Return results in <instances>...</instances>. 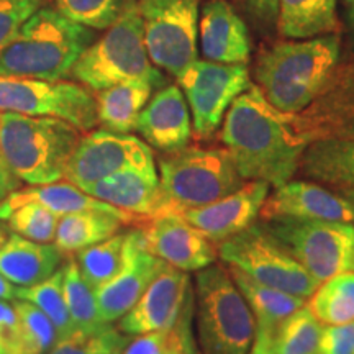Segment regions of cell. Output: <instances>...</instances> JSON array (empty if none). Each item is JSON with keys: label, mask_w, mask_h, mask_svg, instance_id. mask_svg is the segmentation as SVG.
<instances>
[{"label": "cell", "mask_w": 354, "mask_h": 354, "mask_svg": "<svg viewBox=\"0 0 354 354\" xmlns=\"http://www.w3.org/2000/svg\"><path fill=\"white\" fill-rule=\"evenodd\" d=\"M196 308L203 354L250 353L256 318L227 269L210 264L197 271Z\"/></svg>", "instance_id": "obj_7"}, {"label": "cell", "mask_w": 354, "mask_h": 354, "mask_svg": "<svg viewBox=\"0 0 354 354\" xmlns=\"http://www.w3.org/2000/svg\"><path fill=\"white\" fill-rule=\"evenodd\" d=\"M216 253L223 263L240 269L261 284L287 294L307 299L318 287L307 269L272 240L259 223L220 241Z\"/></svg>", "instance_id": "obj_9"}, {"label": "cell", "mask_w": 354, "mask_h": 354, "mask_svg": "<svg viewBox=\"0 0 354 354\" xmlns=\"http://www.w3.org/2000/svg\"><path fill=\"white\" fill-rule=\"evenodd\" d=\"M250 7L266 20H272L277 15L279 0H246Z\"/></svg>", "instance_id": "obj_43"}, {"label": "cell", "mask_w": 354, "mask_h": 354, "mask_svg": "<svg viewBox=\"0 0 354 354\" xmlns=\"http://www.w3.org/2000/svg\"><path fill=\"white\" fill-rule=\"evenodd\" d=\"M198 33L205 59L223 64H246L250 59L245 21L225 0H212L203 7Z\"/></svg>", "instance_id": "obj_22"}, {"label": "cell", "mask_w": 354, "mask_h": 354, "mask_svg": "<svg viewBox=\"0 0 354 354\" xmlns=\"http://www.w3.org/2000/svg\"><path fill=\"white\" fill-rule=\"evenodd\" d=\"M308 307L323 325L354 320V271H343L318 284Z\"/></svg>", "instance_id": "obj_30"}, {"label": "cell", "mask_w": 354, "mask_h": 354, "mask_svg": "<svg viewBox=\"0 0 354 354\" xmlns=\"http://www.w3.org/2000/svg\"><path fill=\"white\" fill-rule=\"evenodd\" d=\"M53 3L69 20L92 30H107L125 7V0H53Z\"/></svg>", "instance_id": "obj_36"}, {"label": "cell", "mask_w": 354, "mask_h": 354, "mask_svg": "<svg viewBox=\"0 0 354 354\" xmlns=\"http://www.w3.org/2000/svg\"><path fill=\"white\" fill-rule=\"evenodd\" d=\"M125 238L127 233H115L107 240L76 253L79 272L94 292L112 281L122 269L125 263Z\"/></svg>", "instance_id": "obj_32"}, {"label": "cell", "mask_w": 354, "mask_h": 354, "mask_svg": "<svg viewBox=\"0 0 354 354\" xmlns=\"http://www.w3.org/2000/svg\"><path fill=\"white\" fill-rule=\"evenodd\" d=\"M269 187L271 185L264 180H246L228 196L184 212L183 216L212 243H220L256 223L269 196Z\"/></svg>", "instance_id": "obj_18"}, {"label": "cell", "mask_w": 354, "mask_h": 354, "mask_svg": "<svg viewBox=\"0 0 354 354\" xmlns=\"http://www.w3.org/2000/svg\"><path fill=\"white\" fill-rule=\"evenodd\" d=\"M351 269L354 271V253H353V261H351Z\"/></svg>", "instance_id": "obj_50"}, {"label": "cell", "mask_w": 354, "mask_h": 354, "mask_svg": "<svg viewBox=\"0 0 354 354\" xmlns=\"http://www.w3.org/2000/svg\"><path fill=\"white\" fill-rule=\"evenodd\" d=\"M69 76L95 92L125 81L162 86L165 76L154 68L146 50L138 3L133 0L125 2L118 19L109 26L104 37L86 48Z\"/></svg>", "instance_id": "obj_5"}, {"label": "cell", "mask_w": 354, "mask_h": 354, "mask_svg": "<svg viewBox=\"0 0 354 354\" xmlns=\"http://www.w3.org/2000/svg\"><path fill=\"white\" fill-rule=\"evenodd\" d=\"M8 172H10V171H8V169H7L6 162H3V161H2V158H0V179H6V177H7V174H8Z\"/></svg>", "instance_id": "obj_48"}, {"label": "cell", "mask_w": 354, "mask_h": 354, "mask_svg": "<svg viewBox=\"0 0 354 354\" xmlns=\"http://www.w3.org/2000/svg\"><path fill=\"white\" fill-rule=\"evenodd\" d=\"M0 112L59 118L86 133L99 123L91 88L64 81L0 76Z\"/></svg>", "instance_id": "obj_10"}, {"label": "cell", "mask_w": 354, "mask_h": 354, "mask_svg": "<svg viewBox=\"0 0 354 354\" xmlns=\"http://www.w3.org/2000/svg\"><path fill=\"white\" fill-rule=\"evenodd\" d=\"M248 354H272L271 344H269L268 336L256 333L254 343H253V346H251L250 353H248Z\"/></svg>", "instance_id": "obj_44"}, {"label": "cell", "mask_w": 354, "mask_h": 354, "mask_svg": "<svg viewBox=\"0 0 354 354\" xmlns=\"http://www.w3.org/2000/svg\"><path fill=\"white\" fill-rule=\"evenodd\" d=\"M227 271L253 312L256 318V333L268 336L269 339L287 317L305 305L304 297L261 284L233 266H227Z\"/></svg>", "instance_id": "obj_26"}, {"label": "cell", "mask_w": 354, "mask_h": 354, "mask_svg": "<svg viewBox=\"0 0 354 354\" xmlns=\"http://www.w3.org/2000/svg\"><path fill=\"white\" fill-rule=\"evenodd\" d=\"M187 292V274L167 266L154 277L138 302L120 318L118 330L127 335H145L177 328V323L183 320Z\"/></svg>", "instance_id": "obj_17"}, {"label": "cell", "mask_w": 354, "mask_h": 354, "mask_svg": "<svg viewBox=\"0 0 354 354\" xmlns=\"http://www.w3.org/2000/svg\"><path fill=\"white\" fill-rule=\"evenodd\" d=\"M127 344V336H123L118 328L109 325L107 328L92 335L77 330L69 338L56 342L48 354H122Z\"/></svg>", "instance_id": "obj_38"}, {"label": "cell", "mask_w": 354, "mask_h": 354, "mask_svg": "<svg viewBox=\"0 0 354 354\" xmlns=\"http://www.w3.org/2000/svg\"><path fill=\"white\" fill-rule=\"evenodd\" d=\"M79 140L81 131L59 118L0 112V158L30 185L63 179Z\"/></svg>", "instance_id": "obj_4"}, {"label": "cell", "mask_w": 354, "mask_h": 354, "mask_svg": "<svg viewBox=\"0 0 354 354\" xmlns=\"http://www.w3.org/2000/svg\"><path fill=\"white\" fill-rule=\"evenodd\" d=\"M135 130L151 148L162 153L185 148L192 135V118L180 87L159 88L141 110Z\"/></svg>", "instance_id": "obj_20"}, {"label": "cell", "mask_w": 354, "mask_h": 354, "mask_svg": "<svg viewBox=\"0 0 354 354\" xmlns=\"http://www.w3.org/2000/svg\"><path fill=\"white\" fill-rule=\"evenodd\" d=\"M63 289L71 318L79 331L92 335L107 328L110 323L102 320L99 307H97L95 292L84 281L76 259L73 258L63 268Z\"/></svg>", "instance_id": "obj_34"}, {"label": "cell", "mask_w": 354, "mask_h": 354, "mask_svg": "<svg viewBox=\"0 0 354 354\" xmlns=\"http://www.w3.org/2000/svg\"><path fill=\"white\" fill-rule=\"evenodd\" d=\"M259 218H315L354 223L353 209L346 198L310 179H290L276 187L266 198Z\"/></svg>", "instance_id": "obj_19"}, {"label": "cell", "mask_w": 354, "mask_h": 354, "mask_svg": "<svg viewBox=\"0 0 354 354\" xmlns=\"http://www.w3.org/2000/svg\"><path fill=\"white\" fill-rule=\"evenodd\" d=\"M123 221L102 212H77L61 215L55 234V245L61 253L71 254L113 236Z\"/></svg>", "instance_id": "obj_29"}, {"label": "cell", "mask_w": 354, "mask_h": 354, "mask_svg": "<svg viewBox=\"0 0 354 354\" xmlns=\"http://www.w3.org/2000/svg\"><path fill=\"white\" fill-rule=\"evenodd\" d=\"M153 88L146 81H125L102 88L95 94L97 120L109 131H133L141 110L151 99Z\"/></svg>", "instance_id": "obj_27"}, {"label": "cell", "mask_w": 354, "mask_h": 354, "mask_svg": "<svg viewBox=\"0 0 354 354\" xmlns=\"http://www.w3.org/2000/svg\"><path fill=\"white\" fill-rule=\"evenodd\" d=\"M323 323L313 315L308 305L295 310L279 325L269 339L272 354H318Z\"/></svg>", "instance_id": "obj_33"}, {"label": "cell", "mask_w": 354, "mask_h": 354, "mask_svg": "<svg viewBox=\"0 0 354 354\" xmlns=\"http://www.w3.org/2000/svg\"><path fill=\"white\" fill-rule=\"evenodd\" d=\"M86 192L99 201L117 207L146 223L161 215L162 197L156 167L123 169L92 184ZM141 225V227H143Z\"/></svg>", "instance_id": "obj_21"}, {"label": "cell", "mask_w": 354, "mask_h": 354, "mask_svg": "<svg viewBox=\"0 0 354 354\" xmlns=\"http://www.w3.org/2000/svg\"><path fill=\"white\" fill-rule=\"evenodd\" d=\"M20 325V354H48L57 342L55 325L38 307L26 300L13 304Z\"/></svg>", "instance_id": "obj_35"}, {"label": "cell", "mask_w": 354, "mask_h": 354, "mask_svg": "<svg viewBox=\"0 0 354 354\" xmlns=\"http://www.w3.org/2000/svg\"><path fill=\"white\" fill-rule=\"evenodd\" d=\"M167 266L169 264L149 254L141 246L140 230L127 233L125 263L112 281L95 290L97 307H99L102 320L110 325L120 320L128 310L138 302L154 277L165 271Z\"/></svg>", "instance_id": "obj_15"}, {"label": "cell", "mask_w": 354, "mask_h": 354, "mask_svg": "<svg viewBox=\"0 0 354 354\" xmlns=\"http://www.w3.org/2000/svg\"><path fill=\"white\" fill-rule=\"evenodd\" d=\"M279 28L286 38L307 39L335 32L336 0H279Z\"/></svg>", "instance_id": "obj_28"}, {"label": "cell", "mask_w": 354, "mask_h": 354, "mask_svg": "<svg viewBox=\"0 0 354 354\" xmlns=\"http://www.w3.org/2000/svg\"><path fill=\"white\" fill-rule=\"evenodd\" d=\"M201 0H141L145 44L156 68L180 76L197 59Z\"/></svg>", "instance_id": "obj_11"}, {"label": "cell", "mask_w": 354, "mask_h": 354, "mask_svg": "<svg viewBox=\"0 0 354 354\" xmlns=\"http://www.w3.org/2000/svg\"><path fill=\"white\" fill-rule=\"evenodd\" d=\"M223 118L220 138L243 179L279 187L297 174L307 145L299 140L289 115L272 107L256 84L232 102Z\"/></svg>", "instance_id": "obj_1"}, {"label": "cell", "mask_w": 354, "mask_h": 354, "mask_svg": "<svg viewBox=\"0 0 354 354\" xmlns=\"http://www.w3.org/2000/svg\"><path fill=\"white\" fill-rule=\"evenodd\" d=\"M318 354H354V320L323 326Z\"/></svg>", "instance_id": "obj_40"}, {"label": "cell", "mask_w": 354, "mask_h": 354, "mask_svg": "<svg viewBox=\"0 0 354 354\" xmlns=\"http://www.w3.org/2000/svg\"><path fill=\"white\" fill-rule=\"evenodd\" d=\"M0 354H20L19 317L6 300H0Z\"/></svg>", "instance_id": "obj_41"}, {"label": "cell", "mask_w": 354, "mask_h": 354, "mask_svg": "<svg viewBox=\"0 0 354 354\" xmlns=\"http://www.w3.org/2000/svg\"><path fill=\"white\" fill-rule=\"evenodd\" d=\"M131 167H156L151 146L138 136L104 128L81 136L66 165L64 177L68 183L86 192L97 180Z\"/></svg>", "instance_id": "obj_13"}, {"label": "cell", "mask_w": 354, "mask_h": 354, "mask_svg": "<svg viewBox=\"0 0 354 354\" xmlns=\"http://www.w3.org/2000/svg\"><path fill=\"white\" fill-rule=\"evenodd\" d=\"M94 30L69 20L53 6L33 13L0 51V76L61 81L94 41Z\"/></svg>", "instance_id": "obj_3"}, {"label": "cell", "mask_w": 354, "mask_h": 354, "mask_svg": "<svg viewBox=\"0 0 354 354\" xmlns=\"http://www.w3.org/2000/svg\"><path fill=\"white\" fill-rule=\"evenodd\" d=\"M245 183L227 149L183 148L165 153L159 158L161 215H183L209 205Z\"/></svg>", "instance_id": "obj_6"}, {"label": "cell", "mask_w": 354, "mask_h": 354, "mask_svg": "<svg viewBox=\"0 0 354 354\" xmlns=\"http://www.w3.org/2000/svg\"><path fill=\"white\" fill-rule=\"evenodd\" d=\"M338 61V35L277 43L258 57L256 86L279 112L300 113L322 94Z\"/></svg>", "instance_id": "obj_2"}, {"label": "cell", "mask_w": 354, "mask_h": 354, "mask_svg": "<svg viewBox=\"0 0 354 354\" xmlns=\"http://www.w3.org/2000/svg\"><path fill=\"white\" fill-rule=\"evenodd\" d=\"M342 196L346 198L349 202V205H351L353 209V214H354V189H346V190H342Z\"/></svg>", "instance_id": "obj_47"}, {"label": "cell", "mask_w": 354, "mask_h": 354, "mask_svg": "<svg viewBox=\"0 0 354 354\" xmlns=\"http://www.w3.org/2000/svg\"><path fill=\"white\" fill-rule=\"evenodd\" d=\"M17 299L33 304L35 307H38L44 315L50 318L56 328L57 342L69 338L71 335L77 331L64 299L63 268L57 269L53 276L38 282V284L19 287L17 289Z\"/></svg>", "instance_id": "obj_31"}, {"label": "cell", "mask_w": 354, "mask_h": 354, "mask_svg": "<svg viewBox=\"0 0 354 354\" xmlns=\"http://www.w3.org/2000/svg\"><path fill=\"white\" fill-rule=\"evenodd\" d=\"M261 227L320 282L351 269L354 225L315 218L261 220Z\"/></svg>", "instance_id": "obj_8"}, {"label": "cell", "mask_w": 354, "mask_h": 354, "mask_svg": "<svg viewBox=\"0 0 354 354\" xmlns=\"http://www.w3.org/2000/svg\"><path fill=\"white\" fill-rule=\"evenodd\" d=\"M3 240H2V233H0V243H2Z\"/></svg>", "instance_id": "obj_51"}, {"label": "cell", "mask_w": 354, "mask_h": 354, "mask_svg": "<svg viewBox=\"0 0 354 354\" xmlns=\"http://www.w3.org/2000/svg\"><path fill=\"white\" fill-rule=\"evenodd\" d=\"M6 220L20 236L38 243H51L55 240L59 215L39 203L28 202L13 210Z\"/></svg>", "instance_id": "obj_37"}, {"label": "cell", "mask_w": 354, "mask_h": 354, "mask_svg": "<svg viewBox=\"0 0 354 354\" xmlns=\"http://www.w3.org/2000/svg\"><path fill=\"white\" fill-rule=\"evenodd\" d=\"M299 171L328 187L354 189V136H328L305 146Z\"/></svg>", "instance_id": "obj_25"}, {"label": "cell", "mask_w": 354, "mask_h": 354, "mask_svg": "<svg viewBox=\"0 0 354 354\" xmlns=\"http://www.w3.org/2000/svg\"><path fill=\"white\" fill-rule=\"evenodd\" d=\"M141 246L172 268L197 272L214 264L216 251L209 238L183 215H161L140 227Z\"/></svg>", "instance_id": "obj_14"}, {"label": "cell", "mask_w": 354, "mask_h": 354, "mask_svg": "<svg viewBox=\"0 0 354 354\" xmlns=\"http://www.w3.org/2000/svg\"><path fill=\"white\" fill-rule=\"evenodd\" d=\"M177 333H179V331H177ZM165 354H185L184 346H183V342H180V336L179 335H177V338L171 343V346L166 349Z\"/></svg>", "instance_id": "obj_46"}, {"label": "cell", "mask_w": 354, "mask_h": 354, "mask_svg": "<svg viewBox=\"0 0 354 354\" xmlns=\"http://www.w3.org/2000/svg\"><path fill=\"white\" fill-rule=\"evenodd\" d=\"M48 0H0V51L12 41L20 26Z\"/></svg>", "instance_id": "obj_39"}, {"label": "cell", "mask_w": 354, "mask_h": 354, "mask_svg": "<svg viewBox=\"0 0 354 354\" xmlns=\"http://www.w3.org/2000/svg\"><path fill=\"white\" fill-rule=\"evenodd\" d=\"M177 335L179 333L176 328L138 335V338L127 344L122 354H165Z\"/></svg>", "instance_id": "obj_42"}, {"label": "cell", "mask_w": 354, "mask_h": 354, "mask_svg": "<svg viewBox=\"0 0 354 354\" xmlns=\"http://www.w3.org/2000/svg\"><path fill=\"white\" fill-rule=\"evenodd\" d=\"M346 3H349V7H351V19L354 21V0H346Z\"/></svg>", "instance_id": "obj_49"}, {"label": "cell", "mask_w": 354, "mask_h": 354, "mask_svg": "<svg viewBox=\"0 0 354 354\" xmlns=\"http://www.w3.org/2000/svg\"><path fill=\"white\" fill-rule=\"evenodd\" d=\"M17 289H19V287H15V284H12L10 281H7V279L0 274V300L17 299Z\"/></svg>", "instance_id": "obj_45"}, {"label": "cell", "mask_w": 354, "mask_h": 354, "mask_svg": "<svg viewBox=\"0 0 354 354\" xmlns=\"http://www.w3.org/2000/svg\"><path fill=\"white\" fill-rule=\"evenodd\" d=\"M192 112L194 130L210 138L218 130L232 102L251 86L246 64H223L196 59L177 76Z\"/></svg>", "instance_id": "obj_12"}, {"label": "cell", "mask_w": 354, "mask_h": 354, "mask_svg": "<svg viewBox=\"0 0 354 354\" xmlns=\"http://www.w3.org/2000/svg\"><path fill=\"white\" fill-rule=\"evenodd\" d=\"M28 202L39 203V205L46 207L57 215H68L77 214V212H102V214H110L118 216L125 225H135L141 227V221L127 212H123L117 207L109 205V203L99 201V198L88 196L74 184L56 183L35 185L26 190H19V192H12L10 196L6 197V201L0 202V218L6 220L13 210L19 209L20 205Z\"/></svg>", "instance_id": "obj_23"}, {"label": "cell", "mask_w": 354, "mask_h": 354, "mask_svg": "<svg viewBox=\"0 0 354 354\" xmlns=\"http://www.w3.org/2000/svg\"><path fill=\"white\" fill-rule=\"evenodd\" d=\"M304 145L328 136H354V64L333 76L310 107L289 115Z\"/></svg>", "instance_id": "obj_16"}, {"label": "cell", "mask_w": 354, "mask_h": 354, "mask_svg": "<svg viewBox=\"0 0 354 354\" xmlns=\"http://www.w3.org/2000/svg\"><path fill=\"white\" fill-rule=\"evenodd\" d=\"M63 254L56 245L15 233L0 243V274L17 287L35 286L59 269Z\"/></svg>", "instance_id": "obj_24"}]
</instances>
